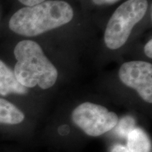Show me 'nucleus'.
<instances>
[{
  "mask_svg": "<svg viewBox=\"0 0 152 152\" xmlns=\"http://www.w3.org/2000/svg\"><path fill=\"white\" fill-rule=\"evenodd\" d=\"M73 17L69 4L50 0L19 9L11 16L9 27L18 35L33 37L67 24Z\"/></svg>",
  "mask_w": 152,
  "mask_h": 152,
  "instance_id": "nucleus-1",
  "label": "nucleus"
},
{
  "mask_svg": "<svg viewBox=\"0 0 152 152\" xmlns=\"http://www.w3.org/2000/svg\"><path fill=\"white\" fill-rule=\"evenodd\" d=\"M17 62L14 75L25 87L38 85L43 90L50 88L58 78V71L35 42L23 40L14 48Z\"/></svg>",
  "mask_w": 152,
  "mask_h": 152,
  "instance_id": "nucleus-2",
  "label": "nucleus"
},
{
  "mask_svg": "<svg viewBox=\"0 0 152 152\" xmlns=\"http://www.w3.org/2000/svg\"><path fill=\"white\" fill-rule=\"evenodd\" d=\"M147 9V0H128L120 6L106 26L104 33L106 47L117 49L125 45L132 28L142 20Z\"/></svg>",
  "mask_w": 152,
  "mask_h": 152,
  "instance_id": "nucleus-3",
  "label": "nucleus"
},
{
  "mask_svg": "<svg viewBox=\"0 0 152 152\" xmlns=\"http://www.w3.org/2000/svg\"><path fill=\"white\" fill-rule=\"evenodd\" d=\"M75 125L87 134L97 137L114 128L118 121V115L104 106L85 102L76 107L72 113Z\"/></svg>",
  "mask_w": 152,
  "mask_h": 152,
  "instance_id": "nucleus-4",
  "label": "nucleus"
},
{
  "mask_svg": "<svg viewBox=\"0 0 152 152\" xmlns=\"http://www.w3.org/2000/svg\"><path fill=\"white\" fill-rule=\"evenodd\" d=\"M119 77L123 84L135 90L145 102H152V66L142 61L123 64L119 70Z\"/></svg>",
  "mask_w": 152,
  "mask_h": 152,
  "instance_id": "nucleus-5",
  "label": "nucleus"
},
{
  "mask_svg": "<svg viewBox=\"0 0 152 152\" xmlns=\"http://www.w3.org/2000/svg\"><path fill=\"white\" fill-rule=\"evenodd\" d=\"M27 92V88L17 80L14 71L0 60V95L7 96L11 93L25 94Z\"/></svg>",
  "mask_w": 152,
  "mask_h": 152,
  "instance_id": "nucleus-6",
  "label": "nucleus"
},
{
  "mask_svg": "<svg viewBox=\"0 0 152 152\" xmlns=\"http://www.w3.org/2000/svg\"><path fill=\"white\" fill-rule=\"evenodd\" d=\"M25 115L16 106L0 98V123L16 125L21 123Z\"/></svg>",
  "mask_w": 152,
  "mask_h": 152,
  "instance_id": "nucleus-7",
  "label": "nucleus"
},
{
  "mask_svg": "<svg viewBox=\"0 0 152 152\" xmlns=\"http://www.w3.org/2000/svg\"><path fill=\"white\" fill-rule=\"evenodd\" d=\"M127 137V148L130 152H150L151 143L149 139L142 129L134 128Z\"/></svg>",
  "mask_w": 152,
  "mask_h": 152,
  "instance_id": "nucleus-8",
  "label": "nucleus"
},
{
  "mask_svg": "<svg viewBox=\"0 0 152 152\" xmlns=\"http://www.w3.org/2000/svg\"><path fill=\"white\" fill-rule=\"evenodd\" d=\"M135 121L133 118L130 116H125L118 121L115 128V132L119 137H127L131 131L135 128Z\"/></svg>",
  "mask_w": 152,
  "mask_h": 152,
  "instance_id": "nucleus-9",
  "label": "nucleus"
},
{
  "mask_svg": "<svg viewBox=\"0 0 152 152\" xmlns=\"http://www.w3.org/2000/svg\"><path fill=\"white\" fill-rule=\"evenodd\" d=\"M20 3L23 4L27 6V7H32V6L38 4L43 1H45L46 0H18Z\"/></svg>",
  "mask_w": 152,
  "mask_h": 152,
  "instance_id": "nucleus-10",
  "label": "nucleus"
},
{
  "mask_svg": "<svg viewBox=\"0 0 152 152\" xmlns=\"http://www.w3.org/2000/svg\"><path fill=\"white\" fill-rule=\"evenodd\" d=\"M144 52L149 58H152V40L151 39L144 46Z\"/></svg>",
  "mask_w": 152,
  "mask_h": 152,
  "instance_id": "nucleus-11",
  "label": "nucleus"
},
{
  "mask_svg": "<svg viewBox=\"0 0 152 152\" xmlns=\"http://www.w3.org/2000/svg\"><path fill=\"white\" fill-rule=\"evenodd\" d=\"M118 1L119 0H92L93 2L97 5L111 4H114Z\"/></svg>",
  "mask_w": 152,
  "mask_h": 152,
  "instance_id": "nucleus-12",
  "label": "nucleus"
},
{
  "mask_svg": "<svg viewBox=\"0 0 152 152\" xmlns=\"http://www.w3.org/2000/svg\"><path fill=\"white\" fill-rule=\"evenodd\" d=\"M111 152H130L127 147L122 145H115L113 147Z\"/></svg>",
  "mask_w": 152,
  "mask_h": 152,
  "instance_id": "nucleus-13",
  "label": "nucleus"
},
{
  "mask_svg": "<svg viewBox=\"0 0 152 152\" xmlns=\"http://www.w3.org/2000/svg\"><path fill=\"white\" fill-rule=\"evenodd\" d=\"M58 130H64V132L61 133V134H67L68 132H69V128H68V127L67 126V125H63V126L60 127V128L58 129Z\"/></svg>",
  "mask_w": 152,
  "mask_h": 152,
  "instance_id": "nucleus-14",
  "label": "nucleus"
}]
</instances>
